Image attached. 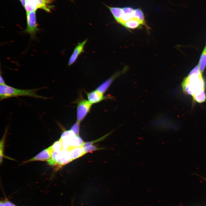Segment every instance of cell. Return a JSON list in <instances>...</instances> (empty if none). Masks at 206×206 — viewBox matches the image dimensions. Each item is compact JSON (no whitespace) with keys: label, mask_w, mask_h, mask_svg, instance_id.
I'll return each mask as SVG.
<instances>
[{"label":"cell","mask_w":206,"mask_h":206,"mask_svg":"<svg viewBox=\"0 0 206 206\" xmlns=\"http://www.w3.org/2000/svg\"><path fill=\"white\" fill-rule=\"evenodd\" d=\"M87 41V39H86L82 42L78 43L70 58L68 66H70L74 64L79 56L84 52V47Z\"/></svg>","instance_id":"9c48e42d"},{"label":"cell","mask_w":206,"mask_h":206,"mask_svg":"<svg viewBox=\"0 0 206 206\" xmlns=\"http://www.w3.org/2000/svg\"><path fill=\"white\" fill-rule=\"evenodd\" d=\"M4 203L5 206H16L14 204L8 200L5 201Z\"/></svg>","instance_id":"7402d4cb"},{"label":"cell","mask_w":206,"mask_h":206,"mask_svg":"<svg viewBox=\"0 0 206 206\" xmlns=\"http://www.w3.org/2000/svg\"><path fill=\"white\" fill-rule=\"evenodd\" d=\"M25 7L26 13L35 11L38 9V0H27Z\"/></svg>","instance_id":"4fadbf2b"},{"label":"cell","mask_w":206,"mask_h":206,"mask_svg":"<svg viewBox=\"0 0 206 206\" xmlns=\"http://www.w3.org/2000/svg\"><path fill=\"white\" fill-rule=\"evenodd\" d=\"M109 9L114 19L117 21L120 18L122 13V8L116 7H111L106 6Z\"/></svg>","instance_id":"9a60e30c"},{"label":"cell","mask_w":206,"mask_h":206,"mask_svg":"<svg viewBox=\"0 0 206 206\" xmlns=\"http://www.w3.org/2000/svg\"><path fill=\"white\" fill-rule=\"evenodd\" d=\"M7 130H6L5 132V133H4V134L3 135V138L1 139V141H0V163L1 164L3 161V158L4 157L3 155V149H4V141H5V136L6 135V133L7 132Z\"/></svg>","instance_id":"e0dca14e"},{"label":"cell","mask_w":206,"mask_h":206,"mask_svg":"<svg viewBox=\"0 0 206 206\" xmlns=\"http://www.w3.org/2000/svg\"><path fill=\"white\" fill-rule=\"evenodd\" d=\"M88 100L84 98L78 102L76 111L77 121L80 122L89 112L92 106Z\"/></svg>","instance_id":"5b68a950"},{"label":"cell","mask_w":206,"mask_h":206,"mask_svg":"<svg viewBox=\"0 0 206 206\" xmlns=\"http://www.w3.org/2000/svg\"><path fill=\"white\" fill-rule=\"evenodd\" d=\"M85 154L82 146L75 147L70 150V157L71 161L74 160Z\"/></svg>","instance_id":"8fae6325"},{"label":"cell","mask_w":206,"mask_h":206,"mask_svg":"<svg viewBox=\"0 0 206 206\" xmlns=\"http://www.w3.org/2000/svg\"><path fill=\"white\" fill-rule=\"evenodd\" d=\"M133 14L135 19L145 23L144 13L140 9L137 8L134 9Z\"/></svg>","instance_id":"2e32d148"},{"label":"cell","mask_w":206,"mask_h":206,"mask_svg":"<svg viewBox=\"0 0 206 206\" xmlns=\"http://www.w3.org/2000/svg\"><path fill=\"white\" fill-rule=\"evenodd\" d=\"M27 0H20L22 4L24 7H25Z\"/></svg>","instance_id":"cb8c5ba5"},{"label":"cell","mask_w":206,"mask_h":206,"mask_svg":"<svg viewBox=\"0 0 206 206\" xmlns=\"http://www.w3.org/2000/svg\"><path fill=\"white\" fill-rule=\"evenodd\" d=\"M71 161L70 150H59L53 151L51 158L47 162L50 165L62 166Z\"/></svg>","instance_id":"3957f363"},{"label":"cell","mask_w":206,"mask_h":206,"mask_svg":"<svg viewBox=\"0 0 206 206\" xmlns=\"http://www.w3.org/2000/svg\"><path fill=\"white\" fill-rule=\"evenodd\" d=\"M110 133H108L107 134L104 136H103L101 137L100 138H99L98 139H97L96 140L91 141V142H84V143L82 145V147H83V148H84L85 147L89 146V145H92L94 143L96 142H98V141H100L102 140H103L104 138L106 137L108 135H109Z\"/></svg>","instance_id":"44dd1931"},{"label":"cell","mask_w":206,"mask_h":206,"mask_svg":"<svg viewBox=\"0 0 206 206\" xmlns=\"http://www.w3.org/2000/svg\"><path fill=\"white\" fill-rule=\"evenodd\" d=\"M88 100L92 104L98 103L107 98L104 94L97 90L89 92H86Z\"/></svg>","instance_id":"ba28073f"},{"label":"cell","mask_w":206,"mask_h":206,"mask_svg":"<svg viewBox=\"0 0 206 206\" xmlns=\"http://www.w3.org/2000/svg\"><path fill=\"white\" fill-rule=\"evenodd\" d=\"M68 139L70 150L74 148L82 146L84 143L82 139L79 136L76 135Z\"/></svg>","instance_id":"7c38bea8"},{"label":"cell","mask_w":206,"mask_h":206,"mask_svg":"<svg viewBox=\"0 0 206 206\" xmlns=\"http://www.w3.org/2000/svg\"><path fill=\"white\" fill-rule=\"evenodd\" d=\"M53 152L51 146L42 151L34 157L25 161V163L36 161H47L51 158Z\"/></svg>","instance_id":"52a82bcc"},{"label":"cell","mask_w":206,"mask_h":206,"mask_svg":"<svg viewBox=\"0 0 206 206\" xmlns=\"http://www.w3.org/2000/svg\"><path fill=\"white\" fill-rule=\"evenodd\" d=\"M41 88L32 89H21L13 88L6 84L0 85V100L13 97L21 96H30L35 98L43 99L48 98L38 95L37 91Z\"/></svg>","instance_id":"7a4b0ae2"},{"label":"cell","mask_w":206,"mask_h":206,"mask_svg":"<svg viewBox=\"0 0 206 206\" xmlns=\"http://www.w3.org/2000/svg\"><path fill=\"white\" fill-rule=\"evenodd\" d=\"M83 148L85 154L101 149V148H97L92 144L88 146Z\"/></svg>","instance_id":"ffe728a7"},{"label":"cell","mask_w":206,"mask_h":206,"mask_svg":"<svg viewBox=\"0 0 206 206\" xmlns=\"http://www.w3.org/2000/svg\"><path fill=\"white\" fill-rule=\"evenodd\" d=\"M26 13L27 25L23 32L29 34L31 39L32 40L35 38L37 33L39 30L37 22L35 11L29 12Z\"/></svg>","instance_id":"277c9868"},{"label":"cell","mask_w":206,"mask_h":206,"mask_svg":"<svg viewBox=\"0 0 206 206\" xmlns=\"http://www.w3.org/2000/svg\"><path fill=\"white\" fill-rule=\"evenodd\" d=\"M127 69L126 67H125L120 72H118L114 74L111 77L100 84L97 88L96 90L104 94L109 88L113 81L119 76L121 73H123L125 72Z\"/></svg>","instance_id":"8992f818"},{"label":"cell","mask_w":206,"mask_h":206,"mask_svg":"<svg viewBox=\"0 0 206 206\" xmlns=\"http://www.w3.org/2000/svg\"><path fill=\"white\" fill-rule=\"evenodd\" d=\"M202 74L197 65L184 78L182 82V85L184 91L191 95L193 98L205 94V82Z\"/></svg>","instance_id":"6da1fadb"},{"label":"cell","mask_w":206,"mask_h":206,"mask_svg":"<svg viewBox=\"0 0 206 206\" xmlns=\"http://www.w3.org/2000/svg\"><path fill=\"white\" fill-rule=\"evenodd\" d=\"M80 123L76 121V122L72 126L70 129L76 136H79Z\"/></svg>","instance_id":"d6986e66"},{"label":"cell","mask_w":206,"mask_h":206,"mask_svg":"<svg viewBox=\"0 0 206 206\" xmlns=\"http://www.w3.org/2000/svg\"><path fill=\"white\" fill-rule=\"evenodd\" d=\"M5 84H6L5 82L1 75V74L0 77V85H4Z\"/></svg>","instance_id":"603a6c76"},{"label":"cell","mask_w":206,"mask_h":206,"mask_svg":"<svg viewBox=\"0 0 206 206\" xmlns=\"http://www.w3.org/2000/svg\"><path fill=\"white\" fill-rule=\"evenodd\" d=\"M0 206H5L4 203L2 201H1L0 203Z\"/></svg>","instance_id":"484cf974"},{"label":"cell","mask_w":206,"mask_h":206,"mask_svg":"<svg viewBox=\"0 0 206 206\" xmlns=\"http://www.w3.org/2000/svg\"><path fill=\"white\" fill-rule=\"evenodd\" d=\"M197 175H198V176L200 177L201 178L203 181H206V177H203L202 176H200V175H198L197 174Z\"/></svg>","instance_id":"d4e9b609"},{"label":"cell","mask_w":206,"mask_h":206,"mask_svg":"<svg viewBox=\"0 0 206 206\" xmlns=\"http://www.w3.org/2000/svg\"></svg>","instance_id":"4316f807"},{"label":"cell","mask_w":206,"mask_h":206,"mask_svg":"<svg viewBox=\"0 0 206 206\" xmlns=\"http://www.w3.org/2000/svg\"><path fill=\"white\" fill-rule=\"evenodd\" d=\"M198 65L200 71L203 73L206 66V45L201 53Z\"/></svg>","instance_id":"5bb4252c"},{"label":"cell","mask_w":206,"mask_h":206,"mask_svg":"<svg viewBox=\"0 0 206 206\" xmlns=\"http://www.w3.org/2000/svg\"><path fill=\"white\" fill-rule=\"evenodd\" d=\"M76 136L74 133L71 130L64 131L61 134L60 138H69Z\"/></svg>","instance_id":"ac0fdd59"},{"label":"cell","mask_w":206,"mask_h":206,"mask_svg":"<svg viewBox=\"0 0 206 206\" xmlns=\"http://www.w3.org/2000/svg\"><path fill=\"white\" fill-rule=\"evenodd\" d=\"M142 25L146 26V23L134 18L126 21L123 26L129 29H134L141 28Z\"/></svg>","instance_id":"30bf717a"}]
</instances>
